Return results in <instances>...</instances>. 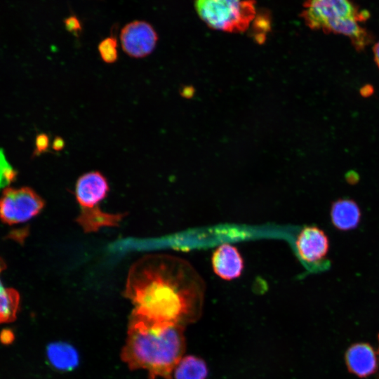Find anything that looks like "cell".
<instances>
[{
  "label": "cell",
  "instance_id": "obj_9",
  "mask_svg": "<svg viewBox=\"0 0 379 379\" xmlns=\"http://www.w3.org/2000/svg\"><path fill=\"white\" fill-rule=\"evenodd\" d=\"M212 268L220 278L231 281L239 277L244 270V260L238 249L229 244L218 246L211 256Z\"/></svg>",
  "mask_w": 379,
  "mask_h": 379
},
{
  "label": "cell",
  "instance_id": "obj_8",
  "mask_svg": "<svg viewBox=\"0 0 379 379\" xmlns=\"http://www.w3.org/2000/svg\"><path fill=\"white\" fill-rule=\"evenodd\" d=\"M295 248L300 260L307 265L328 268L326 260L329 249L326 234L315 226L301 229L295 239Z\"/></svg>",
  "mask_w": 379,
  "mask_h": 379
},
{
  "label": "cell",
  "instance_id": "obj_2",
  "mask_svg": "<svg viewBox=\"0 0 379 379\" xmlns=\"http://www.w3.org/2000/svg\"><path fill=\"white\" fill-rule=\"evenodd\" d=\"M184 350L182 325L157 323L131 313L121 354L130 369H145L149 379H171Z\"/></svg>",
  "mask_w": 379,
  "mask_h": 379
},
{
  "label": "cell",
  "instance_id": "obj_10",
  "mask_svg": "<svg viewBox=\"0 0 379 379\" xmlns=\"http://www.w3.org/2000/svg\"><path fill=\"white\" fill-rule=\"evenodd\" d=\"M345 362L350 372L360 378L374 373L378 367L376 354L368 343L351 345L345 353Z\"/></svg>",
  "mask_w": 379,
  "mask_h": 379
},
{
  "label": "cell",
  "instance_id": "obj_22",
  "mask_svg": "<svg viewBox=\"0 0 379 379\" xmlns=\"http://www.w3.org/2000/svg\"><path fill=\"white\" fill-rule=\"evenodd\" d=\"M361 93L364 96H369L373 93V88L371 86H364L361 89Z\"/></svg>",
  "mask_w": 379,
  "mask_h": 379
},
{
  "label": "cell",
  "instance_id": "obj_16",
  "mask_svg": "<svg viewBox=\"0 0 379 379\" xmlns=\"http://www.w3.org/2000/svg\"><path fill=\"white\" fill-rule=\"evenodd\" d=\"M14 171L0 150V189L4 188L13 179Z\"/></svg>",
  "mask_w": 379,
  "mask_h": 379
},
{
  "label": "cell",
  "instance_id": "obj_5",
  "mask_svg": "<svg viewBox=\"0 0 379 379\" xmlns=\"http://www.w3.org/2000/svg\"><path fill=\"white\" fill-rule=\"evenodd\" d=\"M194 6L206 25L230 32L247 29L256 12L252 0H195Z\"/></svg>",
  "mask_w": 379,
  "mask_h": 379
},
{
  "label": "cell",
  "instance_id": "obj_18",
  "mask_svg": "<svg viewBox=\"0 0 379 379\" xmlns=\"http://www.w3.org/2000/svg\"><path fill=\"white\" fill-rule=\"evenodd\" d=\"M36 152L41 153L46 150L48 147V137L46 134H40L36 138Z\"/></svg>",
  "mask_w": 379,
  "mask_h": 379
},
{
  "label": "cell",
  "instance_id": "obj_17",
  "mask_svg": "<svg viewBox=\"0 0 379 379\" xmlns=\"http://www.w3.org/2000/svg\"><path fill=\"white\" fill-rule=\"evenodd\" d=\"M65 27L67 31L75 35L79 34L82 30V26L79 18L75 15H70L64 20Z\"/></svg>",
  "mask_w": 379,
  "mask_h": 379
},
{
  "label": "cell",
  "instance_id": "obj_11",
  "mask_svg": "<svg viewBox=\"0 0 379 379\" xmlns=\"http://www.w3.org/2000/svg\"><path fill=\"white\" fill-rule=\"evenodd\" d=\"M46 353L48 364L61 372L72 371L79 363L78 352L74 347L65 342L58 341L48 344Z\"/></svg>",
  "mask_w": 379,
  "mask_h": 379
},
{
  "label": "cell",
  "instance_id": "obj_4",
  "mask_svg": "<svg viewBox=\"0 0 379 379\" xmlns=\"http://www.w3.org/2000/svg\"><path fill=\"white\" fill-rule=\"evenodd\" d=\"M109 190L107 180L99 171L86 173L77 179L75 196L79 213L76 222L84 232H97L103 227H118L126 216V213H108L100 208Z\"/></svg>",
  "mask_w": 379,
  "mask_h": 379
},
{
  "label": "cell",
  "instance_id": "obj_21",
  "mask_svg": "<svg viewBox=\"0 0 379 379\" xmlns=\"http://www.w3.org/2000/svg\"><path fill=\"white\" fill-rule=\"evenodd\" d=\"M374 60L379 68V41L373 47Z\"/></svg>",
  "mask_w": 379,
  "mask_h": 379
},
{
  "label": "cell",
  "instance_id": "obj_19",
  "mask_svg": "<svg viewBox=\"0 0 379 379\" xmlns=\"http://www.w3.org/2000/svg\"><path fill=\"white\" fill-rule=\"evenodd\" d=\"M15 335L10 329H4L0 333V341L4 345H10L14 340Z\"/></svg>",
  "mask_w": 379,
  "mask_h": 379
},
{
  "label": "cell",
  "instance_id": "obj_3",
  "mask_svg": "<svg viewBox=\"0 0 379 379\" xmlns=\"http://www.w3.org/2000/svg\"><path fill=\"white\" fill-rule=\"evenodd\" d=\"M364 15L348 0H307L302 12L310 28L348 36L358 51L365 48L371 39L358 24L364 19Z\"/></svg>",
  "mask_w": 379,
  "mask_h": 379
},
{
  "label": "cell",
  "instance_id": "obj_12",
  "mask_svg": "<svg viewBox=\"0 0 379 379\" xmlns=\"http://www.w3.org/2000/svg\"><path fill=\"white\" fill-rule=\"evenodd\" d=\"M331 218L335 227L348 231L358 226L361 220L360 208L352 199H338L331 206Z\"/></svg>",
  "mask_w": 379,
  "mask_h": 379
},
{
  "label": "cell",
  "instance_id": "obj_13",
  "mask_svg": "<svg viewBox=\"0 0 379 379\" xmlns=\"http://www.w3.org/2000/svg\"><path fill=\"white\" fill-rule=\"evenodd\" d=\"M4 268V262L0 260V324L15 319L20 301L18 293L13 289L6 288L1 281V274Z\"/></svg>",
  "mask_w": 379,
  "mask_h": 379
},
{
  "label": "cell",
  "instance_id": "obj_14",
  "mask_svg": "<svg viewBox=\"0 0 379 379\" xmlns=\"http://www.w3.org/2000/svg\"><path fill=\"white\" fill-rule=\"evenodd\" d=\"M173 373L175 379H206L208 371L202 359L187 356L179 361Z\"/></svg>",
  "mask_w": 379,
  "mask_h": 379
},
{
  "label": "cell",
  "instance_id": "obj_15",
  "mask_svg": "<svg viewBox=\"0 0 379 379\" xmlns=\"http://www.w3.org/2000/svg\"><path fill=\"white\" fill-rule=\"evenodd\" d=\"M98 52L103 62L112 64L118 60V44L114 36H108L102 39L98 44Z\"/></svg>",
  "mask_w": 379,
  "mask_h": 379
},
{
  "label": "cell",
  "instance_id": "obj_20",
  "mask_svg": "<svg viewBox=\"0 0 379 379\" xmlns=\"http://www.w3.org/2000/svg\"><path fill=\"white\" fill-rule=\"evenodd\" d=\"M65 145V140L61 137H56L53 142V148L55 151L62 150Z\"/></svg>",
  "mask_w": 379,
  "mask_h": 379
},
{
  "label": "cell",
  "instance_id": "obj_1",
  "mask_svg": "<svg viewBox=\"0 0 379 379\" xmlns=\"http://www.w3.org/2000/svg\"><path fill=\"white\" fill-rule=\"evenodd\" d=\"M205 284L192 265L165 254L147 255L131 267L124 295L133 314L157 323L180 324L197 319Z\"/></svg>",
  "mask_w": 379,
  "mask_h": 379
},
{
  "label": "cell",
  "instance_id": "obj_7",
  "mask_svg": "<svg viewBox=\"0 0 379 379\" xmlns=\"http://www.w3.org/2000/svg\"><path fill=\"white\" fill-rule=\"evenodd\" d=\"M120 41L126 54L133 58H142L155 49L158 34L149 22L134 20L121 29Z\"/></svg>",
  "mask_w": 379,
  "mask_h": 379
},
{
  "label": "cell",
  "instance_id": "obj_6",
  "mask_svg": "<svg viewBox=\"0 0 379 379\" xmlns=\"http://www.w3.org/2000/svg\"><path fill=\"white\" fill-rule=\"evenodd\" d=\"M44 206V200L32 189L8 188L0 198V218L9 225L22 223L37 215Z\"/></svg>",
  "mask_w": 379,
  "mask_h": 379
}]
</instances>
